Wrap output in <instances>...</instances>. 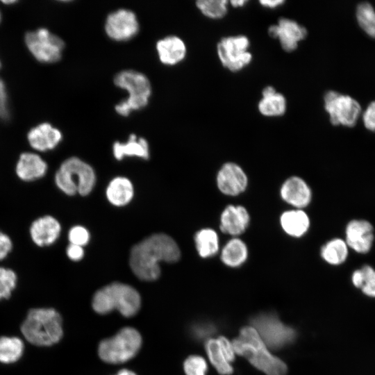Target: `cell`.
Masks as SVG:
<instances>
[{"instance_id": "7", "label": "cell", "mask_w": 375, "mask_h": 375, "mask_svg": "<svg viewBox=\"0 0 375 375\" xmlns=\"http://www.w3.org/2000/svg\"><path fill=\"white\" fill-rule=\"evenodd\" d=\"M142 343V336L138 330L133 327H124L115 335L100 342L98 355L105 362L123 363L137 355Z\"/></svg>"}, {"instance_id": "48", "label": "cell", "mask_w": 375, "mask_h": 375, "mask_svg": "<svg viewBox=\"0 0 375 375\" xmlns=\"http://www.w3.org/2000/svg\"><path fill=\"white\" fill-rule=\"evenodd\" d=\"M0 19H1V14H0Z\"/></svg>"}, {"instance_id": "37", "label": "cell", "mask_w": 375, "mask_h": 375, "mask_svg": "<svg viewBox=\"0 0 375 375\" xmlns=\"http://www.w3.org/2000/svg\"><path fill=\"white\" fill-rule=\"evenodd\" d=\"M219 346L222 351L224 355L229 362H232L235 360V352L233 348V343L224 336H219L217 338Z\"/></svg>"}, {"instance_id": "17", "label": "cell", "mask_w": 375, "mask_h": 375, "mask_svg": "<svg viewBox=\"0 0 375 375\" xmlns=\"http://www.w3.org/2000/svg\"><path fill=\"white\" fill-rule=\"evenodd\" d=\"M250 223V215L245 207L228 205L220 216V230L226 234L238 236L243 233Z\"/></svg>"}, {"instance_id": "29", "label": "cell", "mask_w": 375, "mask_h": 375, "mask_svg": "<svg viewBox=\"0 0 375 375\" xmlns=\"http://www.w3.org/2000/svg\"><path fill=\"white\" fill-rule=\"evenodd\" d=\"M208 358L217 372L221 375L233 374V369L221 350L217 339L210 338L205 344Z\"/></svg>"}, {"instance_id": "32", "label": "cell", "mask_w": 375, "mask_h": 375, "mask_svg": "<svg viewBox=\"0 0 375 375\" xmlns=\"http://www.w3.org/2000/svg\"><path fill=\"white\" fill-rule=\"evenodd\" d=\"M228 1L226 0H198L196 6L206 17L218 19L224 17L228 12Z\"/></svg>"}, {"instance_id": "44", "label": "cell", "mask_w": 375, "mask_h": 375, "mask_svg": "<svg viewBox=\"0 0 375 375\" xmlns=\"http://www.w3.org/2000/svg\"><path fill=\"white\" fill-rule=\"evenodd\" d=\"M260 5L268 8H275L284 3L283 0H262L259 1Z\"/></svg>"}, {"instance_id": "6", "label": "cell", "mask_w": 375, "mask_h": 375, "mask_svg": "<svg viewBox=\"0 0 375 375\" xmlns=\"http://www.w3.org/2000/svg\"><path fill=\"white\" fill-rule=\"evenodd\" d=\"M96 176L92 167L77 157H70L60 165L55 175L57 187L65 194L88 195L92 190Z\"/></svg>"}, {"instance_id": "4", "label": "cell", "mask_w": 375, "mask_h": 375, "mask_svg": "<svg viewBox=\"0 0 375 375\" xmlns=\"http://www.w3.org/2000/svg\"><path fill=\"white\" fill-rule=\"evenodd\" d=\"M141 298L132 286L112 283L97 290L92 298L93 310L100 315H106L117 310L126 317L134 316L140 310Z\"/></svg>"}, {"instance_id": "36", "label": "cell", "mask_w": 375, "mask_h": 375, "mask_svg": "<svg viewBox=\"0 0 375 375\" xmlns=\"http://www.w3.org/2000/svg\"><path fill=\"white\" fill-rule=\"evenodd\" d=\"M68 238L70 244L83 247L90 240V233L85 227L75 226L69 230Z\"/></svg>"}, {"instance_id": "20", "label": "cell", "mask_w": 375, "mask_h": 375, "mask_svg": "<svg viewBox=\"0 0 375 375\" xmlns=\"http://www.w3.org/2000/svg\"><path fill=\"white\" fill-rule=\"evenodd\" d=\"M47 168V162L39 155L26 152L20 155L15 172L22 181L30 182L42 178Z\"/></svg>"}, {"instance_id": "46", "label": "cell", "mask_w": 375, "mask_h": 375, "mask_svg": "<svg viewBox=\"0 0 375 375\" xmlns=\"http://www.w3.org/2000/svg\"><path fill=\"white\" fill-rule=\"evenodd\" d=\"M115 375H137L134 372L127 369H123L119 370Z\"/></svg>"}, {"instance_id": "38", "label": "cell", "mask_w": 375, "mask_h": 375, "mask_svg": "<svg viewBox=\"0 0 375 375\" xmlns=\"http://www.w3.org/2000/svg\"><path fill=\"white\" fill-rule=\"evenodd\" d=\"M362 119L366 128L375 131V101L368 105L362 115Z\"/></svg>"}, {"instance_id": "5", "label": "cell", "mask_w": 375, "mask_h": 375, "mask_svg": "<svg viewBox=\"0 0 375 375\" xmlns=\"http://www.w3.org/2000/svg\"><path fill=\"white\" fill-rule=\"evenodd\" d=\"M114 84L128 92L126 99L115 106V112L120 116L127 117L132 112L145 108L151 96V85L143 73L133 69H125L114 77Z\"/></svg>"}, {"instance_id": "43", "label": "cell", "mask_w": 375, "mask_h": 375, "mask_svg": "<svg viewBox=\"0 0 375 375\" xmlns=\"http://www.w3.org/2000/svg\"><path fill=\"white\" fill-rule=\"evenodd\" d=\"M351 281L353 285L361 289L363 285V278L360 269L354 271L351 276Z\"/></svg>"}, {"instance_id": "35", "label": "cell", "mask_w": 375, "mask_h": 375, "mask_svg": "<svg viewBox=\"0 0 375 375\" xmlns=\"http://www.w3.org/2000/svg\"><path fill=\"white\" fill-rule=\"evenodd\" d=\"M217 331V325L210 321H199L194 322L190 327V334L197 340H205Z\"/></svg>"}, {"instance_id": "8", "label": "cell", "mask_w": 375, "mask_h": 375, "mask_svg": "<svg viewBox=\"0 0 375 375\" xmlns=\"http://www.w3.org/2000/svg\"><path fill=\"white\" fill-rule=\"evenodd\" d=\"M251 324L267 345L281 349L292 344L297 338L296 330L284 324L272 312H262L251 319Z\"/></svg>"}, {"instance_id": "21", "label": "cell", "mask_w": 375, "mask_h": 375, "mask_svg": "<svg viewBox=\"0 0 375 375\" xmlns=\"http://www.w3.org/2000/svg\"><path fill=\"white\" fill-rule=\"evenodd\" d=\"M62 133L49 123H42L33 128L28 133L31 147L40 151L54 149L62 140Z\"/></svg>"}, {"instance_id": "16", "label": "cell", "mask_w": 375, "mask_h": 375, "mask_svg": "<svg viewBox=\"0 0 375 375\" xmlns=\"http://www.w3.org/2000/svg\"><path fill=\"white\" fill-rule=\"evenodd\" d=\"M280 195L284 201L297 209L308 206L312 199L310 188L299 176L286 179L281 187Z\"/></svg>"}, {"instance_id": "3", "label": "cell", "mask_w": 375, "mask_h": 375, "mask_svg": "<svg viewBox=\"0 0 375 375\" xmlns=\"http://www.w3.org/2000/svg\"><path fill=\"white\" fill-rule=\"evenodd\" d=\"M62 318L53 308H33L22 323L21 331L31 344L47 347L58 343L63 335Z\"/></svg>"}, {"instance_id": "26", "label": "cell", "mask_w": 375, "mask_h": 375, "mask_svg": "<svg viewBox=\"0 0 375 375\" xmlns=\"http://www.w3.org/2000/svg\"><path fill=\"white\" fill-rule=\"evenodd\" d=\"M194 242L197 252L203 258L212 257L219 251V237L212 228H202L197 232Z\"/></svg>"}, {"instance_id": "27", "label": "cell", "mask_w": 375, "mask_h": 375, "mask_svg": "<svg viewBox=\"0 0 375 375\" xmlns=\"http://www.w3.org/2000/svg\"><path fill=\"white\" fill-rule=\"evenodd\" d=\"M349 254L345 240L333 238L328 241L321 249V256L331 265H340L345 262Z\"/></svg>"}, {"instance_id": "45", "label": "cell", "mask_w": 375, "mask_h": 375, "mask_svg": "<svg viewBox=\"0 0 375 375\" xmlns=\"http://www.w3.org/2000/svg\"><path fill=\"white\" fill-rule=\"evenodd\" d=\"M246 3H247V0H232L230 1L231 5L235 8L242 7L245 5Z\"/></svg>"}, {"instance_id": "28", "label": "cell", "mask_w": 375, "mask_h": 375, "mask_svg": "<svg viewBox=\"0 0 375 375\" xmlns=\"http://www.w3.org/2000/svg\"><path fill=\"white\" fill-rule=\"evenodd\" d=\"M286 108V99L283 94L278 92L269 95L262 96L258 103V111L265 117L282 116L285 112Z\"/></svg>"}, {"instance_id": "15", "label": "cell", "mask_w": 375, "mask_h": 375, "mask_svg": "<svg viewBox=\"0 0 375 375\" xmlns=\"http://www.w3.org/2000/svg\"><path fill=\"white\" fill-rule=\"evenodd\" d=\"M374 240V228L372 224L365 219H353L345 228V242L354 251L365 254L373 245Z\"/></svg>"}, {"instance_id": "9", "label": "cell", "mask_w": 375, "mask_h": 375, "mask_svg": "<svg viewBox=\"0 0 375 375\" xmlns=\"http://www.w3.org/2000/svg\"><path fill=\"white\" fill-rule=\"evenodd\" d=\"M250 41L244 35L222 38L217 45V53L222 65L232 72L242 70L252 60L249 51Z\"/></svg>"}, {"instance_id": "30", "label": "cell", "mask_w": 375, "mask_h": 375, "mask_svg": "<svg viewBox=\"0 0 375 375\" xmlns=\"http://www.w3.org/2000/svg\"><path fill=\"white\" fill-rule=\"evenodd\" d=\"M24 351L22 341L16 337H0V362L12 363L17 361Z\"/></svg>"}, {"instance_id": "19", "label": "cell", "mask_w": 375, "mask_h": 375, "mask_svg": "<svg viewBox=\"0 0 375 375\" xmlns=\"http://www.w3.org/2000/svg\"><path fill=\"white\" fill-rule=\"evenodd\" d=\"M156 51L160 61L168 66L182 62L186 56L184 41L176 35H168L157 41Z\"/></svg>"}, {"instance_id": "41", "label": "cell", "mask_w": 375, "mask_h": 375, "mask_svg": "<svg viewBox=\"0 0 375 375\" xmlns=\"http://www.w3.org/2000/svg\"><path fill=\"white\" fill-rule=\"evenodd\" d=\"M67 257L74 261L81 260L84 256L83 247L69 244L66 250Z\"/></svg>"}, {"instance_id": "22", "label": "cell", "mask_w": 375, "mask_h": 375, "mask_svg": "<svg viewBox=\"0 0 375 375\" xmlns=\"http://www.w3.org/2000/svg\"><path fill=\"white\" fill-rule=\"evenodd\" d=\"M280 224L286 234L293 238H300L308 231L310 222L306 212L295 208L283 212L280 217Z\"/></svg>"}, {"instance_id": "40", "label": "cell", "mask_w": 375, "mask_h": 375, "mask_svg": "<svg viewBox=\"0 0 375 375\" xmlns=\"http://www.w3.org/2000/svg\"><path fill=\"white\" fill-rule=\"evenodd\" d=\"M12 248L11 239L6 233L0 231V260L5 259Z\"/></svg>"}, {"instance_id": "39", "label": "cell", "mask_w": 375, "mask_h": 375, "mask_svg": "<svg viewBox=\"0 0 375 375\" xmlns=\"http://www.w3.org/2000/svg\"><path fill=\"white\" fill-rule=\"evenodd\" d=\"M9 117L6 87L0 78V118L6 120Z\"/></svg>"}, {"instance_id": "24", "label": "cell", "mask_w": 375, "mask_h": 375, "mask_svg": "<svg viewBox=\"0 0 375 375\" xmlns=\"http://www.w3.org/2000/svg\"><path fill=\"white\" fill-rule=\"evenodd\" d=\"M134 190L132 183L125 177H116L108 184L106 189L108 200L113 205L122 206L132 199Z\"/></svg>"}, {"instance_id": "34", "label": "cell", "mask_w": 375, "mask_h": 375, "mask_svg": "<svg viewBox=\"0 0 375 375\" xmlns=\"http://www.w3.org/2000/svg\"><path fill=\"white\" fill-rule=\"evenodd\" d=\"M183 370L185 375H206L208 365L202 356L192 355L185 360Z\"/></svg>"}, {"instance_id": "42", "label": "cell", "mask_w": 375, "mask_h": 375, "mask_svg": "<svg viewBox=\"0 0 375 375\" xmlns=\"http://www.w3.org/2000/svg\"><path fill=\"white\" fill-rule=\"evenodd\" d=\"M361 290L365 295L375 297V276L367 281L362 287Z\"/></svg>"}, {"instance_id": "1", "label": "cell", "mask_w": 375, "mask_h": 375, "mask_svg": "<svg viewBox=\"0 0 375 375\" xmlns=\"http://www.w3.org/2000/svg\"><path fill=\"white\" fill-rule=\"evenodd\" d=\"M181 251L170 236L153 234L131 249L129 262L134 274L146 281H155L160 275V262H174L179 260Z\"/></svg>"}, {"instance_id": "33", "label": "cell", "mask_w": 375, "mask_h": 375, "mask_svg": "<svg viewBox=\"0 0 375 375\" xmlns=\"http://www.w3.org/2000/svg\"><path fill=\"white\" fill-rule=\"evenodd\" d=\"M17 284V275L10 269L0 267V300L8 299Z\"/></svg>"}, {"instance_id": "13", "label": "cell", "mask_w": 375, "mask_h": 375, "mask_svg": "<svg viewBox=\"0 0 375 375\" xmlns=\"http://www.w3.org/2000/svg\"><path fill=\"white\" fill-rule=\"evenodd\" d=\"M268 33L272 38L278 40L284 51L291 52L297 49L299 43L306 38L308 32L296 21L281 17L277 24L269 27Z\"/></svg>"}, {"instance_id": "31", "label": "cell", "mask_w": 375, "mask_h": 375, "mask_svg": "<svg viewBox=\"0 0 375 375\" xmlns=\"http://www.w3.org/2000/svg\"><path fill=\"white\" fill-rule=\"evenodd\" d=\"M356 15L360 26L367 35L375 38V10L373 6L367 1L360 3Z\"/></svg>"}, {"instance_id": "23", "label": "cell", "mask_w": 375, "mask_h": 375, "mask_svg": "<svg viewBox=\"0 0 375 375\" xmlns=\"http://www.w3.org/2000/svg\"><path fill=\"white\" fill-rule=\"evenodd\" d=\"M112 152L115 158L119 160L126 156H136L145 160L149 158L148 142L143 138H138L134 133L129 135L126 142H115Z\"/></svg>"}, {"instance_id": "11", "label": "cell", "mask_w": 375, "mask_h": 375, "mask_svg": "<svg viewBox=\"0 0 375 375\" xmlns=\"http://www.w3.org/2000/svg\"><path fill=\"white\" fill-rule=\"evenodd\" d=\"M25 42L38 61L47 63L58 61L65 47V43L60 38L44 28L28 32L25 36Z\"/></svg>"}, {"instance_id": "25", "label": "cell", "mask_w": 375, "mask_h": 375, "mask_svg": "<svg viewBox=\"0 0 375 375\" xmlns=\"http://www.w3.org/2000/svg\"><path fill=\"white\" fill-rule=\"evenodd\" d=\"M248 257V249L242 240L231 239L224 246L221 252V260L226 266L238 267L245 262Z\"/></svg>"}, {"instance_id": "47", "label": "cell", "mask_w": 375, "mask_h": 375, "mask_svg": "<svg viewBox=\"0 0 375 375\" xmlns=\"http://www.w3.org/2000/svg\"><path fill=\"white\" fill-rule=\"evenodd\" d=\"M2 2L3 3H6V4H9V3H15L16 1H2Z\"/></svg>"}, {"instance_id": "2", "label": "cell", "mask_w": 375, "mask_h": 375, "mask_svg": "<svg viewBox=\"0 0 375 375\" xmlns=\"http://www.w3.org/2000/svg\"><path fill=\"white\" fill-rule=\"evenodd\" d=\"M232 343L235 353L245 358L254 367L266 375L286 374V364L268 350L253 326L242 327L238 337Z\"/></svg>"}, {"instance_id": "18", "label": "cell", "mask_w": 375, "mask_h": 375, "mask_svg": "<svg viewBox=\"0 0 375 375\" xmlns=\"http://www.w3.org/2000/svg\"><path fill=\"white\" fill-rule=\"evenodd\" d=\"M61 231L59 222L51 215L40 217L34 220L30 226V235L38 247H47L53 244Z\"/></svg>"}, {"instance_id": "12", "label": "cell", "mask_w": 375, "mask_h": 375, "mask_svg": "<svg viewBox=\"0 0 375 375\" xmlns=\"http://www.w3.org/2000/svg\"><path fill=\"white\" fill-rule=\"evenodd\" d=\"M104 29L107 36L111 40L124 42L133 38L138 33L140 24L133 11L121 8L107 16Z\"/></svg>"}, {"instance_id": "14", "label": "cell", "mask_w": 375, "mask_h": 375, "mask_svg": "<svg viewBox=\"0 0 375 375\" xmlns=\"http://www.w3.org/2000/svg\"><path fill=\"white\" fill-rule=\"evenodd\" d=\"M217 185L224 194L237 196L246 190L248 178L240 165L228 162L224 163L218 171Z\"/></svg>"}, {"instance_id": "10", "label": "cell", "mask_w": 375, "mask_h": 375, "mask_svg": "<svg viewBox=\"0 0 375 375\" xmlns=\"http://www.w3.org/2000/svg\"><path fill=\"white\" fill-rule=\"evenodd\" d=\"M324 107L334 126H355L361 112L359 103L351 97L329 90L324 96Z\"/></svg>"}]
</instances>
